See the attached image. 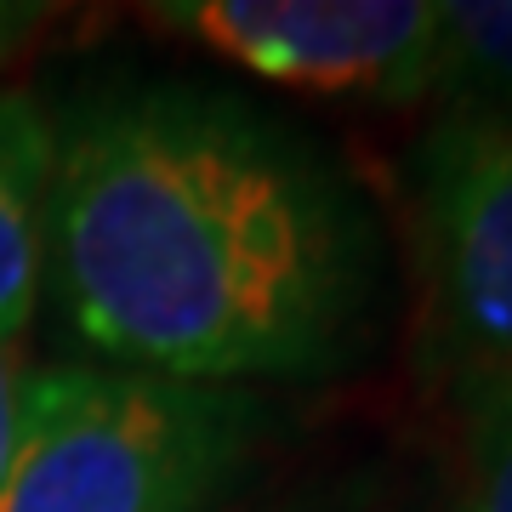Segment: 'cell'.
Returning <instances> with one entry per match:
<instances>
[{"label":"cell","instance_id":"obj_1","mask_svg":"<svg viewBox=\"0 0 512 512\" xmlns=\"http://www.w3.org/2000/svg\"><path fill=\"white\" fill-rule=\"evenodd\" d=\"M46 256L86 348L211 387L325 376L376 302V222L336 160L251 97L194 80L74 114Z\"/></svg>","mask_w":512,"mask_h":512},{"label":"cell","instance_id":"obj_7","mask_svg":"<svg viewBox=\"0 0 512 512\" xmlns=\"http://www.w3.org/2000/svg\"><path fill=\"white\" fill-rule=\"evenodd\" d=\"M456 512H512V387L467 404V484Z\"/></svg>","mask_w":512,"mask_h":512},{"label":"cell","instance_id":"obj_2","mask_svg":"<svg viewBox=\"0 0 512 512\" xmlns=\"http://www.w3.org/2000/svg\"><path fill=\"white\" fill-rule=\"evenodd\" d=\"M262 439L251 387L46 365L23 376L0 512H211Z\"/></svg>","mask_w":512,"mask_h":512},{"label":"cell","instance_id":"obj_5","mask_svg":"<svg viewBox=\"0 0 512 512\" xmlns=\"http://www.w3.org/2000/svg\"><path fill=\"white\" fill-rule=\"evenodd\" d=\"M57 126L29 92H0V336L18 342L35 319L46 222H52Z\"/></svg>","mask_w":512,"mask_h":512},{"label":"cell","instance_id":"obj_4","mask_svg":"<svg viewBox=\"0 0 512 512\" xmlns=\"http://www.w3.org/2000/svg\"><path fill=\"white\" fill-rule=\"evenodd\" d=\"M154 18L205 52L313 97H427L439 6L427 0H188Z\"/></svg>","mask_w":512,"mask_h":512},{"label":"cell","instance_id":"obj_6","mask_svg":"<svg viewBox=\"0 0 512 512\" xmlns=\"http://www.w3.org/2000/svg\"><path fill=\"white\" fill-rule=\"evenodd\" d=\"M427 97L439 120H512V0L439 6Z\"/></svg>","mask_w":512,"mask_h":512},{"label":"cell","instance_id":"obj_9","mask_svg":"<svg viewBox=\"0 0 512 512\" xmlns=\"http://www.w3.org/2000/svg\"><path fill=\"white\" fill-rule=\"evenodd\" d=\"M40 23H46V6H35V0H29V6H12V0H0V63L18 52V46L35 35Z\"/></svg>","mask_w":512,"mask_h":512},{"label":"cell","instance_id":"obj_3","mask_svg":"<svg viewBox=\"0 0 512 512\" xmlns=\"http://www.w3.org/2000/svg\"><path fill=\"white\" fill-rule=\"evenodd\" d=\"M427 365L456 404L512 387V120H433L416 148Z\"/></svg>","mask_w":512,"mask_h":512},{"label":"cell","instance_id":"obj_8","mask_svg":"<svg viewBox=\"0 0 512 512\" xmlns=\"http://www.w3.org/2000/svg\"><path fill=\"white\" fill-rule=\"evenodd\" d=\"M18 399H23V342L0 336V490H6L12 439H18Z\"/></svg>","mask_w":512,"mask_h":512},{"label":"cell","instance_id":"obj_10","mask_svg":"<svg viewBox=\"0 0 512 512\" xmlns=\"http://www.w3.org/2000/svg\"><path fill=\"white\" fill-rule=\"evenodd\" d=\"M262 512H319V507H302V501H291V507H262Z\"/></svg>","mask_w":512,"mask_h":512}]
</instances>
